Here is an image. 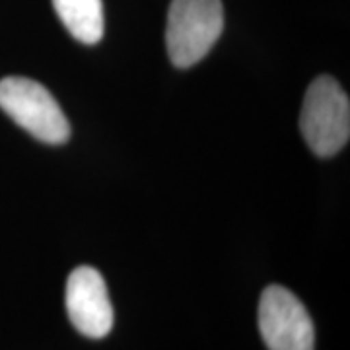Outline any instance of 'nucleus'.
<instances>
[{
    "instance_id": "423d86ee",
    "label": "nucleus",
    "mask_w": 350,
    "mask_h": 350,
    "mask_svg": "<svg viewBox=\"0 0 350 350\" xmlns=\"http://www.w3.org/2000/svg\"><path fill=\"white\" fill-rule=\"evenodd\" d=\"M59 20L80 43L96 45L103 38L105 18L101 0H53Z\"/></svg>"
},
{
    "instance_id": "f03ea898",
    "label": "nucleus",
    "mask_w": 350,
    "mask_h": 350,
    "mask_svg": "<svg viewBox=\"0 0 350 350\" xmlns=\"http://www.w3.org/2000/svg\"><path fill=\"white\" fill-rule=\"evenodd\" d=\"M224 29L222 0H172L165 45L177 68L202 61Z\"/></svg>"
},
{
    "instance_id": "20e7f679",
    "label": "nucleus",
    "mask_w": 350,
    "mask_h": 350,
    "mask_svg": "<svg viewBox=\"0 0 350 350\" xmlns=\"http://www.w3.org/2000/svg\"><path fill=\"white\" fill-rule=\"evenodd\" d=\"M259 331L269 350H313L315 347V329L306 306L280 284L262 290Z\"/></svg>"
},
{
    "instance_id": "7ed1b4c3",
    "label": "nucleus",
    "mask_w": 350,
    "mask_h": 350,
    "mask_svg": "<svg viewBox=\"0 0 350 350\" xmlns=\"http://www.w3.org/2000/svg\"><path fill=\"white\" fill-rule=\"evenodd\" d=\"M0 109L45 144H64L70 123L49 90L24 76L0 80Z\"/></svg>"
},
{
    "instance_id": "39448f33",
    "label": "nucleus",
    "mask_w": 350,
    "mask_h": 350,
    "mask_svg": "<svg viewBox=\"0 0 350 350\" xmlns=\"http://www.w3.org/2000/svg\"><path fill=\"white\" fill-rule=\"evenodd\" d=\"M64 304L70 323L90 338H103L113 329V306L105 280L94 267H76L66 280Z\"/></svg>"
},
{
    "instance_id": "f257e3e1",
    "label": "nucleus",
    "mask_w": 350,
    "mask_h": 350,
    "mask_svg": "<svg viewBox=\"0 0 350 350\" xmlns=\"http://www.w3.org/2000/svg\"><path fill=\"white\" fill-rule=\"evenodd\" d=\"M300 131L310 150L331 158L350 138V101L333 76H317L308 86L300 115Z\"/></svg>"
}]
</instances>
